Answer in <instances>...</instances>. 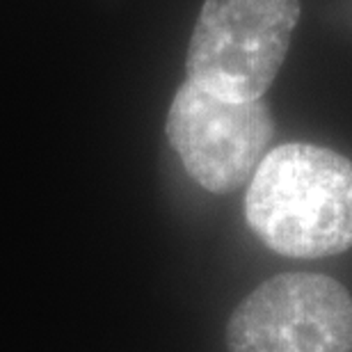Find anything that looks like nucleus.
Returning a JSON list of instances; mask_svg holds the SVG:
<instances>
[{
	"label": "nucleus",
	"instance_id": "1",
	"mask_svg": "<svg viewBox=\"0 0 352 352\" xmlns=\"http://www.w3.org/2000/svg\"><path fill=\"white\" fill-rule=\"evenodd\" d=\"M245 217L281 256L343 254L352 248V163L307 142L267 151L245 195Z\"/></svg>",
	"mask_w": 352,
	"mask_h": 352
},
{
	"label": "nucleus",
	"instance_id": "2",
	"mask_svg": "<svg viewBox=\"0 0 352 352\" xmlns=\"http://www.w3.org/2000/svg\"><path fill=\"white\" fill-rule=\"evenodd\" d=\"M300 0H206L188 44V82L224 101H256L277 78Z\"/></svg>",
	"mask_w": 352,
	"mask_h": 352
},
{
	"label": "nucleus",
	"instance_id": "3",
	"mask_svg": "<svg viewBox=\"0 0 352 352\" xmlns=\"http://www.w3.org/2000/svg\"><path fill=\"white\" fill-rule=\"evenodd\" d=\"M229 352H352V298L318 272H284L254 288L227 325Z\"/></svg>",
	"mask_w": 352,
	"mask_h": 352
},
{
	"label": "nucleus",
	"instance_id": "4",
	"mask_svg": "<svg viewBox=\"0 0 352 352\" xmlns=\"http://www.w3.org/2000/svg\"><path fill=\"white\" fill-rule=\"evenodd\" d=\"M165 133L204 190L229 195L252 181L272 142L274 119L263 98L224 101L186 80L172 98Z\"/></svg>",
	"mask_w": 352,
	"mask_h": 352
}]
</instances>
